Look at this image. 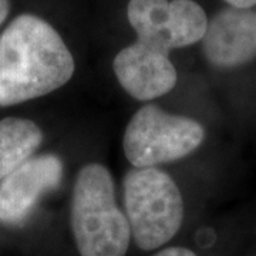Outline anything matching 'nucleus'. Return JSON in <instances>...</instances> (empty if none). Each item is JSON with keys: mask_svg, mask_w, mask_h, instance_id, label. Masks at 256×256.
I'll return each instance as SVG.
<instances>
[{"mask_svg": "<svg viewBox=\"0 0 256 256\" xmlns=\"http://www.w3.org/2000/svg\"><path fill=\"white\" fill-rule=\"evenodd\" d=\"M74 70L73 54L56 28L36 14H20L0 34V107L56 92Z\"/></svg>", "mask_w": 256, "mask_h": 256, "instance_id": "obj_1", "label": "nucleus"}, {"mask_svg": "<svg viewBox=\"0 0 256 256\" xmlns=\"http://www.w3.org/2000/svg\"><path fill=\"white\" fill-rule=\"evenodd\" d=\"M72 229L80 256H126L131 240L127 216L116 201L114 181L104 165L82 166L74 184Z\"/></svg>", "mask_w": 256, "mask_h": 256, "instance_id": "obj_2", "label": "nucleus"}, {"mask_svg": "<svg viewBox=\"0 0 256 256\" xmlns=\"http://www.w3.org/2000/svg\"><path fill=\"white\" fill-rule=\"evenodd\" d=\"M124 205L131 238L142 250H152L174 238L182 225L181 191L158 168H132L124 178Z\"/></svg>", "mask_w": 256, "mask_h": 256, "instance_id": "obj_3", "label": "nucleus"}, {"mask_svg": "<svg viewBox=\"0 0 256 256\" xmlns=\"http://www.w3.org/2000/svg\"><path fill=\"white\" fill-rule=\"evenodd\" d=\"M204 138L205 130L198 121L146 104L130 120L122 146L134 168H154L190 156Z\"/></svg>", "mask_w": 256, "mask_h": 256, "instance_id": "obj_4", "label": "nucleus"}, {"mask_svg": "<svg viewBox=\"0 0 256 256\" xmlns=\"http://www.w3.org/2000/svg\"><path fill=\"white\" fill-rule=\"evenodd\" d=\"M127 18L142 40L165 52L201 42L208 18L194 0H130Z\"/></svg>", "mask_w": 256, "mask_h": 256, "instance_id": "obj_5", "label": "nucleus"}, {"mask_svg": "<svg viewBox=\"0 0 256 256\" xmlns=\"http://www.w3.org/2000/svg\"><path fill=\"white\" fill-rule=\"evenodd\" d=\"M63 161L54 154L33 156L0 182V224L18 225L38 200L57 188L63 178Z\"/></svg>", "mask_w": 256, "mask_h": 256, "instance_id": "obj_6", "label": "nucleus"}, {"mask_svg": "<svg viewBox=\"0 0 256 256\" xmlns=\"http://www.w3.org/2000/svg\"><path fill=\"white\" fill-rule=\"evenodd\" d=\"M112 70L121 87L140 101L164 96L178 80L170 53L138 38L116 56Z\"/></svg>", "mask_w": 256, "mask_h": 256, "instance_id": "obj_7", "label": "nucleus"}, {"mask_svg": "<svg viewBox=\"0 0 256 256\" xmlns=\"http://www.w3.org/2000/svg\"><path fill=\"white\" fill-rule=\"evenodd\" d=\"M210 64L234 68L256 58V10L226 8L216 13L202 40Z\"/></svg>", "mask_w": 256, "mask_h": 256, "instance_id": "obj_8", "label": "nucleus"}, {"mask_svg": "<svg viewBox=\"0 0 256 256\" xmlns=\"http://www.w3.org/2000/svg\"><path fill=\"white\" fill-rule=\"evenodd\" d=\"M43 141L36 122L8 117L0 121V182L23 162L30 160Z\"/></svg>", "mask_w": 256, "mask_h": 256, "instance_id": "obj_9", "label": "nucleus"}, {"mask_svg": "<svg viewBox=\"0 0 256 256\" xmlns=\"http://www.w3.org/2000/svg\"><path fill=\"white\" fill-rule=\"evenodd\" d=\"M154 256H196L195 252H192L190 249L186 248H180V246H174V248H166L164 250L158 252Z\"/></svg>", "mask_w": 256, "mask_h": 256, "instance_id": "obj_10", "label": "nucleus"}, {"mask_svg": "<svg viewBox=\"0 0 256 256\" xmlns=\"http://www.w3.org/2000/svg\"><path fill=\"white\" fill-rule=\"evenodd\" d=\"M230 8H238V9H252L256 6V0H225Z\"/></svg>", "mask_w": 256, "mask_h": 256, "instance_id": "obj_11", "label": "nucleus"}, {"mask_svg": "<svg viewBox=\"0 0 256 256\" xmlns=\"http://www.w3.org/2000/svg\"><path fill=\"white\" fill-rule=\"evenodd\" d=\"M10 12V2L9 0H0V24L6 20Z\"/></svg>", "mask_w": 256, "mask_h": 256, "instance_id": "obj_12", "label": "nucleus"}]
</instances>
